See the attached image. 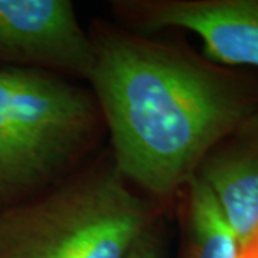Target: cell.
Wrapping results in <instances>:
<instances>
[{"label": "cell", "instance_id": "6da1fadb", "mask_svg": "<svg viewBox=\"0 0 258 258\" xmlns=\"http://www.w3.org/2000/svg\"><path fill=\"white\" fill-rule=\"evenodd\" d=\"M88 82L109 131L112 166L134 189L165 200L245 116L235 89L208 66L134 32L92 37Z\"/></svg>", "mask_w": 258, "mask_h": 258}, {"label": "cell", "instance_id": "52a82bcc", "mask_svg": "<svg viewBox=\"0 0 258 258\" xmlns=\"http://www.w3.org/2000/svg\"><path fill=\"white\" fill-rule=\"evenodd\" d=\"M188 258H238L240 247L210 188L195 176L188 184Z\"/></svg>", "mask_w": 258, "mask_h": 258}, {"label": "cell", "instance_id": "5b68a950", "mask_svg": "<svg viewBox=\"0 0 258 258\" xmlns=\"http://www.w3.org/2000/svg\"><path fill=\"white\" fill-rule=\"evenodd\" d=\"M95 50L71 0H0V63L89 79Z\"/></svg>", "mask_w": 258, "mask_h": 258}, {"label": "cell", "instance_id": "3957f363", "mask_svg": "<svg viewBox=\"0 0 258 258\" xmlns=\"http://www.w3.org/2000/svg\"><path fill=\"white\" fill-rule=\"evenodd\" d=\"M102 120L89 91L56 74L0 66V207L57 184Z\"/></svg>", "mask_w": 258, "mask_h": 258}, {"label": "cell", "instance_id": "9c48e42d", "mask_svg": "<svg viewBox=\"0 0 258 258\" xmlns=\"http://www.w3.org/2000/svg\"><path fill=\"white\" fill-rule=\"evenodd\" d=\"M238 258H258V235L240 251Z\"/></svg>", "mask_w": 258, "mask_h": 258}, {"label": "cell", "instance_id": "ba28073f", "mask_svg": "<svg viewBox=\"0 0 258 258\" xmlns=\"http://www.w3.org/2000/svg\"><path fill=\"white\" fill-rule=\"evenodd\" d=\"M126 258H165L164 237L154 221L141 234Z\"/></svg>", "mask_w": 258, "mask_h": 258}, {"label": "cell", "instance_id": "8992f818", "mask_svg": "<svg viewBox=\"0 0 258 258\" xmlns=\"http://www.w3.org/2000/svg\"><path fill=\"white\" fill-rule=\"evenodd\" d=\"M197 176L217 200L241 251L258 235V149L231 148L208 155Z\"/></svg>", "mask_w": 258, "mask_h": 258}, {"label": "cell", "instance_id": "7a4b0ae2", "mask_svg": "<svg viewBox=\"0 0 258 258\" xmlns=\"http://www.w3.org/2000/svg\"><path fill=\"white\" fill-rule=\"evenodd\" d=\"M154 221L111 164L0 207V258H126Z\"/></svg>", "mask_w": 258, "mask_h": 258}, {"label": "cell", "instance_id": "277c9868", "mask_svg": "<svg viewBox=\"0 0 258 258\" xmlns=\"http://www.w3.org/2000/svg\"><path fill=\"white\" fill-rule=\"evenodd\" d=\"M112 9L134 33L184 29L208 60L258 69V0H119Z\"/></svg>", "mask_w": 258, "mask_h": 258}]
</instances>
